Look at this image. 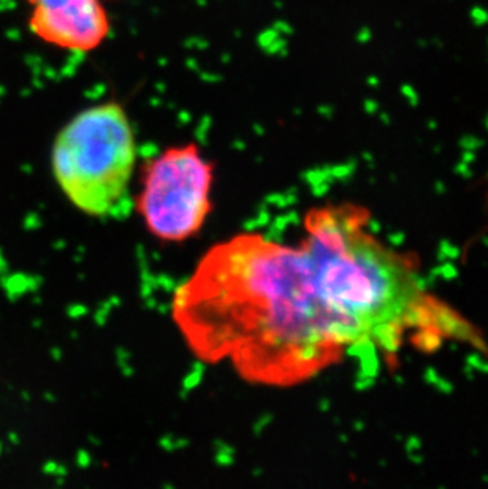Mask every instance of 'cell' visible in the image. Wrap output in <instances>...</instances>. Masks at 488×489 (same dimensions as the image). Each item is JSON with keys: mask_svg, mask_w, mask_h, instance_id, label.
I'll return each mask as SVG.
<instances>
[{"mask_svg": "<svg viewBox=\"0 0 488 489\" xmlns=\"http://www.w3.org/2000/svg\"><path fill=\"white\" fill-rule=\"evenodd\" d=\"M367 214L354 206H326L304 219V246L318 289L349 348L395 350L406 334L436 322L433 301L395 250L367 230Z\"/></svg>", "mask_w": 488, "mask_h": 489, "instance_id": "2", "label": "cell"}, {"mask_svg": "<svg viewBox=\"0 0 488 489\" xmlns=\"http://www.w3.org/2000/svg\"><path fill=\"white\" fill-rule=\"evenodd\" d=\"M29 29L42 42L62 50L89 53L110 34V20L100 0H26Z\"/></svg>", "mask_w": 488, "mask_h": 489, "instance_id": "5", "label": "cell"}, {"mask_svg": "<svg viewBox=\"0 0 488 489\" xmlns=\"http://www.w3.org/2000/svg\"><path fill=\"white\" fill-rule=\"evenodd\" d=\"M173 319L200 360H228L244 380L269 387L304 382L347 350L303 241L220 242L178 289Z\"/></svg>", "mask_w": 488, "mask_h": 489, "instance_id": "1", "label": "cell"}, {"mask_svg": "<svg viewBox=\"0 0 488 489\" xmlns=\"http://www.w3.org/2000/svg\"><path fill=\"white\" fill-rule=\"evenodd\" d=\"M53 175L71 205L93 217L114 216L128 201L136 142L118 102L86 108L53 144Z\"/></svg>", "mask_w": 488, "mask_h": 489, "instance_id": "3", "label": "cell"}, {"mask_svg": "<svg viewBox=\"0 0 488 489\" xmlns=\"http://www.w3.org/2000/svg\"><path fill=\"white\" fill-rule=\"evenodd\" d=\"M214 170L195 144L173 146L145 167L138 197L149 233L183 242L202 230L211 213Z\"/></svg>", "mask_w": 488, "mask_h": 489, "instance_id": "4", "label": "cell"}]
</instances>
